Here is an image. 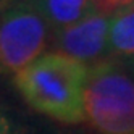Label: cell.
Listing matches in <instances>:
<instances>
[{"label": "cell", "mask_w": 134, "mask_h": 134, "mask_svg": "<svg viewBox=\"0 0 134 134\" xmlns=\"http://www.w3.org/2000/svg\"><path fill=\"white\" fill-rule=\"evenodd\" d=\"M89 68L58 52L44 53L15 74V84L34 110L62 123H81L86 115Z\"/></svg>", "instance_id": "1"}, {"label": "cell", "mask_w": 134, "mask_h": 134, "mask_svg": "<svg viewBox=\"0 0 134 134\" xmlns=\"http://www.w3.org/2000/svg\"><path fill=\"white\" fill-rule=\"evenodd\" d=\"M50 39V26L31 0H0V74L32 63Z\"/></svg>", "instance_id": "3"}, {"label": "cell", "mask_w": 134, "mask_h": 134, "mask_svg": "<svg viewBox=\"0 0 134 134\" xmlns=\"http://www.w3.org/2000/svg\"><path fill=\"white\" fill-rule=\"evenodd\" d=\"M0 134H21V131L15 126V123L2 108H0Z\"/></svg>", "instance_id": "8"}, {"label": "cell", "mask_w": 134, "mask_h": 134, "mask_svg": "<svg viewBox=\"0 0 134 134\" xmlns=\"http://www.w3.org/2000/svg\"><path fill=\"white\" fill-rule=\"evenodd\" d=\"M86 115L102 134H134V79L116 62L89 68Z\"/></svg>", "instance_id": "2"}, {"label": "cell", "mask_w": 134, "mask_h": 134, "mask_svg": "<svg viewBox=\"0 0 134 134\" xmlns=\"http://www.w3.org/2000/svg\"><path fill=\"white\" fill-rule=\"evenodd\" d=\"M31 2L49 23L52 32L70 27L99 12L95 0H31Z\"/></svg>", "instance_id": "5"}, {"label": "cell", "mask_w": 134, "mask_h": 134, "mask_svg": "<svg viewBox=\"0 0 134 134\" xmlns=\"http://www.w3.org/2000/svg\"><path fill=\"white\" fill-rule=\"evenodd\" d=\"M95 3H97L99 12L113 15L120 10H124V8L134 7V0H95Z\"/></svg>", "instance_id": "7"}, {"label": "cell", "mask_w": 134, "mask_h": 134, "mask_svg": "<svg viewBox=\"0 0 134 134\" xmlns=\"http://www.w3.org/2000/svg\"><path fill=\"white\" fill-rule=\"evenodd\" d=\"M110 15L97 12L70 27L52 32L55 50L84 65H95L108 55Z\"/></svg>", "instance_id": "4"}, {"label": "cell", "mask_w": 134, "mask_h": 134, "mask_svg": "<svg viewBox=\"0 0 134 134\" xmlns=\"http://www.w3.org/2000/svg\"><path fill=\"white\" fill-rule=\"evenodd\" d=\"M108 53L120 58H134V7L110 15Z\"/></svg>", "instance_id": "6"}]
</instances>
